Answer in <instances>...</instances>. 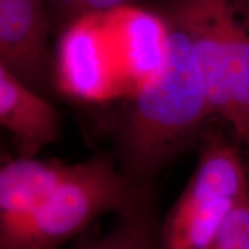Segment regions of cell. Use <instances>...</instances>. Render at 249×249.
Returning a JSON list of instances; mask_svg holds the SVG:
<instances>
[{
	"instance_id": "7",
	"label": "cell",
	"mask_w": 249,
	"mask_h": 249,
	"mask_svg": "<svg viewBox=\"0 0 249 249\" xmlns=\"http://www.w3.org/2000/svg\"><path fill=\"white\" fill-rule=\"evenodd\" d=\"M52 27L46 0H0V60L32 89H52Z\"/></svg>"
},
{
	"instance_id": "8",
	"label": "cell",
	"mask_w": 249,
	"mask_h": 249,
	"mask_svg": "<svg viewBox=\"0 0 249 249\" xmlns=\"http://www.w3.org/2000/svg\"><path fill=\"white\" fill-rule=\"evenodd\" d=\"M0 127L17 144L18 155L35 157L61 136L60 114L0 60Z\"/></svg>"
},
{
	"instance_id": "10",
	"label": "cell",
	"mask_w": 249,
	"mask_h": 249,
	"mask_svg": "<svg viewBox=\"0 0 249 249\" xmlns=\"http://www.w3.org/2000/svg\"><path fill=\"white\" fill-rule=\"evenodd\" d=\"M158 234L160 224L151 191L139 204L121 213V220L112 230L75 249H158Z\"/></svg>"
},
{
	"instance_id": "9",
	"label": "cell",
	"mask_w": 249,
	"mask_h": 249,
	"mask_svg": "<svg viewBox=\"0 0 249 249\" xmlns=\"http://www.w3.org/2000/svg\"><path fill=\"white\" fill-rule=\"evenodd\" d=\"M72 165L40 160L37 155L17 158L0 155V220L35 206L70 173Z\"/></svg>"
},
{
	"instance_id": "5",
	"label": "cell",
	"mask_w": 249,
	"mask_h": 249,
	"mask_svg": "<svg viewBox=\"0 0 249 249\" xmlns=\"http://www.w3.org/2000/svg\"><path fill=\"white\" fill-rule=\"evenodd\" d=\"M55 36L52 86L57 93L86 104L124 97L100 13L73 19Z\"/></svg>"
},
{
	"instance_id": "12",
	"label": "cell",
	"mask_w": 249,
	"mask_h": 249,
	"mask_svg": "<svg viewBox=\"0 0 249 249\" xmlns=\"http://www.w3.org/2000/svg\"><path fill=\"white\" fill-rule=\"evenodd\" d=\"M212 249H249V196L229 217Z\"/></svg>"
},
{
	"instance_id": "1",
	"label": "cell",
	"mask_w": 249,
	"mask_h": 249,
	"mask_svg": "<svg viewBox=\"0 0 249 249\" xmlns=\"http://www.w3.org/2000/svg\"><path fill=\"white\" fill-rule=\"evenodd\" d=\"M165 21L166 60L157 76L129 98L118 136L119 168L140 188H152L166 165L216 116L194 46L181 28Z\"/></svg>"
},
{
	"instance_id": "3",
	"label": "cell",
	"mask_w": 249,
	"mask_h": 249,
	"mask_svg": "<svg viewBox=\"0 0 249 249\" xmlns=\"http://www.w3.org/2000/svg\"><path fill=\"white\" fill-rule=\"evenodd\" d=\"M196 49L214 115L249 152V0H160Z\"/></svg>"
},
{
	"instance_id": "2",
	"label": "cell",
	"mask_w": 249,
	"mask_h": 249,
	"mask_svg": "<svg viewBox=\"0 0 249 249\" xmlns=\"http://www.w3.org/2000/svg\"><path fill=\"white\" fill-rule=\"evenodd\" d=\"M151 191L134 186L118 160L97 154L73 163L27 212L0 220V249H58L103 214L124 213Z\"/></svg>"
},
{
	"instance_id": "4",
	"label": "cell",
	"mask_w": 249,
	"mask_h": 249,
	"mask_svg": "<svg viewBox=\"0 0 249 249\" xmlns=\"http://www.w3.org/2000/svg\"><path fill=\"white\" fill-rule=\"evenodd\" d=\"M249 196L248 162L219 132H206L196 169L160 224L158 249H212Z\"/></svg>"
},
{
	"instance_id": "13",
	"label": "cell",
	"mask_w": 249,
	"mask_h": 249,
	"mask_svg": "<svg viewBox=\"0 0 249 249\" xmlns=\"http://www.w3.org/2000/svg\"><path fill=\"white\" fill-rule=\"evenodd\" d=\"M248 154H249V152H248ZM247 162H248V170H249V158H248V160H247Z\"/></svg>"
},
{
	"instance_id": "6",
	"label": "cell",
	"mask_w": 249,
	"mask_h": 249,
	"mask_svg": "<svg viewBox=\"0 0 249 249\" xmlns=\"http://www.w3.org/2000/svg\"><path fill=\"white\" fill-rule=\"evenodd\" d=\"M124 98L152 80L166 60L169 28L158 10L133 3L100 13Z\"/></svg>"
},
{
	"instance_id": "11",
	"label": "cell",
	"mask_w": 249,
	"mask_h": 249,
	"mask_svg": "<svg viewBox=\"0 0 249 249\" xmlns=\"http://www.w3.org/2000/svg\"><path fill=\"white\" fill-rule=\"evenodd\" d=\"M133 3V0H46L52 34L76 18L118 9Z\"/></svg>"
}]
</instances>
